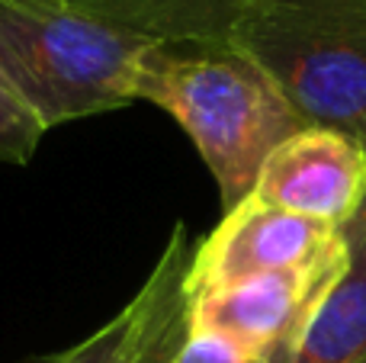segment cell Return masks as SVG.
<instances>
[{"label":"cell","instance_id":"cell-12","mask_svg":"<svg viewBox=\"0 0 366 363\" xmlns=\"http://www.w3.org/2000/svg\"><path fill=\"white\" fill-rule=\"evenodd\" d=\"M292 351H296V341H286V344L273 347L270 354H264V357H257L254 363H290V360H292Z\"/></svg>","mask_w":366,"mask_h":363},{"label":"cell","instance_id":"cell-3","mask_svg":"<svg viewBox=\"0 0 366 363\" xmlns=\"http://www.w3.org/2000/svg\"><path fill=\"white\" fill-rule=\"evenodd\" d=\"M228 42L309 129H335L366 148V0H251Z\"/></svg>","mask_w":366,"mask_h":363},{"label":"cell","instance_id":"cell-7","mask_svg":"<svg viewBox=\"0 0 366 363\" xmlns=\"http://www.w3.org/2000/svg\"><path fill=\"white\" fill-rule=\"evenodd\" d=\"M251 197L344 229L366 203V148L335 129H302L264 161Z\"/></svg>","mask_w":366,"mask_h":363},{"label":"cell","instance_id":"cell-5","mask_svg":"<svg viewBox=\"0 0 366 363\" xmlns=\"http://www.w3.org/2000/svg\"><path fill=\"white\" fill-rule=\"evenodd\" d=\"M344 232L296 212L277 209L247 197L222 216V222L193 248L187 274V293L222 287L232 280L280 270H302L335 254Z\"/></svg>","mask_w":366,"mask_h":363},{"label":"cell","instance_id":"cell-6","mask_svg":"<svg viewBox=\"0 0 366 363\" xmlns=\"http://www.w3.org/2000/svg\"><path fill=\"white\" fill-rule=\"evenodd\" d=\"M189 238L174 225L142 289L77 344L26 363H164L189 334Z\"/></svg>","mask_w":366,"mask_h":363},{"label":"cell","instance_id":"cell-11","mask_svg":"<svg viewBox=\"0 0 366 363\" xmlns=\"http://www.w3.org/2000/svg\"><path fill=\"white\" fill-rule=\"evenodd\" d=\"M164 363H254L247 354H241L228 338L202 328H189L183 344Z\"/></svg>","mask_w":366,"mask_h":363},{"label":"cell","instance_id":"cell-4","mask_svg":"<svg viewBox=\"0 0 366 363\" xmlns=\"http://www.w3.org/2000/svg\"><path fill=\"white\" fill-rule=\"evenodd\" d=\"M347 257V242L335 254L302 270L257 274L189 296V328L228 338L251 360L270 354L286 341H299L305 322L337 280Z\"/></svg>","mask_w":366,"mask_h":363},{"label":"cell","instance_id":"cell-13","mask_svg":"<svg viewBox=\"0 0 366 363\" xmlns=\"http://www.w3.org/2000/svg\"><path fill=\"white\" fill-rule=\"evenodd\" d=\"M363 363H366V360H363Z\"/></svg>","mask_w":366,"mask_h":363},{"label":"cell","instance_id":"cell-10","mask_svg":"<svg viewBox=\"0 0 366 363\" xmlns=\"http://www.w3.org/2000/svg\"><path fill=\"white\" fill-rule=\"evenodd\" d=\"M45 129L0 74V164H29Z\"/></svg>","mask_w":366,"mask_h":363},{"label":"cell","instance_id":"cell-2","mask_svg":"<svg viewBox=\"0 0 366 363\" xmlns=\"http://www.w3.org/2000/svg\"><path fill=\"white\" fill-rule=\"evenodd\" d=\"M148 45L68 0H0V74L45 132L132 106Z\"/></svg>","mask_w":366,"mask_h":363},{"label":"cell","instance_id":"cell-8","mask_svg":"<svg viewBox=\"0 0 366 363\" xmlns=\"http://www.w3.org/2000/svg\"><path fill=\"white\" fill-rule=\"evenodd\" d=\"M341 232L347 242L344 267L305 322L290 363L366 360V203Z\"/></svg>","mask_w":366,"mask_h":363},{"label":"cell","instance_id":"cell-9","mask_svg":"<svg viewBox=\"0 0 366 363\" xmlns=\"http://www.w3.org/2000/svg\"><path fill=\"white\" fill-rule=\"evenodd\" d=\"M90 16L152 42H228L251 0H68Z\"/></svg>","mask_w":366,"mask_h":363},{"label":"cell","instance_id":"cell-1","mask_svg":"<svg viewBox=\"0 0 366 363\" xmlns=\"http://www.w3.org/2000/svg\"><path fill=\"white\" fill-rule=\"evenodd\" d=\"M135 103L177 119L219 184L225 212L254 193L264 161L309 129L232 42H152L139 61Z\"/></svg>","mask_w":366,"mask_h":363}]
</instances>
